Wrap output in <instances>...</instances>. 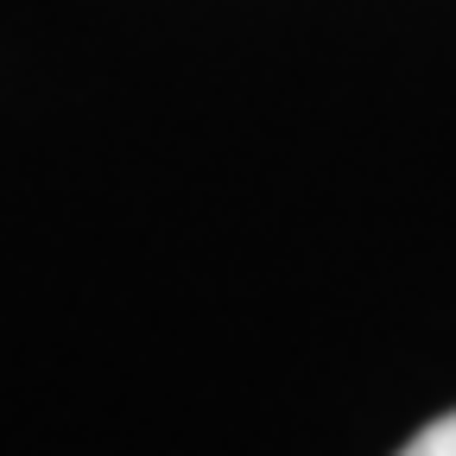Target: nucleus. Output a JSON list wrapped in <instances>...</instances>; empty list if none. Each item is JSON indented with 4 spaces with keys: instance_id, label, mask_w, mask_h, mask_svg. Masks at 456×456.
Instances as JSON below:
<instances>
[{
    "instance_id": "1",
    "label": "nucleus",
    "mask_w": 456,
    "mask_h": 456,
    "mask_svg": "<svg viewBox=\"0 0 456 456\" xmlns=\"http://www.w3.org/2000/svg\"><path fill=\"white\" fill-rule=\"evenodd\" d=\"M399 456H456V412L450 419H437V425H425Z\"/></svg>"
}]
</instances>
